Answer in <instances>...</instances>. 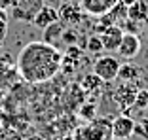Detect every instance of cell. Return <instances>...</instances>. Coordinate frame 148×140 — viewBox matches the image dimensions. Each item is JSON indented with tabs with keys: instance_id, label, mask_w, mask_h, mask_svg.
<instances>
[{
	"instance_id": "obj_11",
	"label": "cell",
	"mask_w": 148,
	"mask_h": 140,
	"mask_svg": "<svg viewBox=\"0 0 148 140\" xmlns=\"http://www.w3.org/2000/svg\"><path fill=\"white\" fill-rule=\"evenodd\" d=\"M59 21L70 23V25H78L82 21V8L80 6H74L72 2H65L59 8Z\"/></svg>"
},
{
	"instance_id": "obj_30",
	"label": "cell",
	"mask_w": 148,
	"mask_h": 140,
	"mask_svg": "<svg viewBox=\"0 0 148 140\" xmlns=\"http://www.w3.org/2000/svg\"><path fill=\"white\" fill-rule=\"evenodd\" d=\"M146 38H148V32H146Z\"/></svg>"
},
{
	"instance_id": "obj_28",
	"label": "cell",
	"mask_w": 148,
	"mask_h": 140,
	"mask_svg": "<svg viewBox=\"0 0 148 140\" xmlns=\"http://www.w3.org/2000/svg\"><path fill=\"white\" fill-rule=\"evenodd\" d=\"M120 2H122V4L125 6V8H129L131 4H135V0H120Z\"/></svg>"
},
{
	"instance_id": "obj_25",
	"label": "cell",
	"mask_w": 148,
	"mask_h": 140,
	"mask_svg": "<svg viewBox=\"0 0 148 140\" xmlns=\"http://www.w3.org/2000/svg\"><path fill=\"white\" fill-rule=\"evenodd\" d=\"M15 4H17V0H0V6H2L4 10H8V12H10V10H12Z\"/></svg>"
},
{
	"instance_id": "obj_24",
	"label": "cell",
	"mask_w": 148,
	"mask_h": 140,
	"mask_svg": "<svg viewBox=\"0 0 148 140\" xmlns=\"http://www.w3.org/2000/svg\"><path fill=\"white\" fill-rule=\"evenodd\" d=\"M6 32H8V21L0 19V42L6 38Z\"/></svg>"
},
{
	"instance_id": "obj_8",
	"label": "cell",
	"mask_w": 148,
	"mask_h": 140,
	"mask_svg": "<svg viewBox=\"0 0 148 140\" xmlns=\"http://www.w3.org/2000/svg\"><path fill=\"white\" fill-rule=\"evenodd\" d=\"M140 38L133 32H123V38L120 42V48H118V53H120V57L123 59H135L137 55L140 53Z\"/></svg>"
},
{
	"instance_id": "obj_13",
	"label": "cell",
	"mask_w": 148,
	"mask_h": 140,
	"mask_svg": "<svg viewBox=\"0 0 148 140\" xmlns=\"http://www.w3.org/2000/svg\"><path fill=\"white\" fill-rule=\"evenodd\" d=\"M127 19H133L137 23H146L148 21V2L135 0V4H131L127 8Z\"/></svg>"
},
{
	"instance_id": "obj_27",
	"label": "cell",
	"mask_w": 148,
	"mask_h": 140,
	"mask_svg": "<svg viewBox=\"0 0 148 140\" xmlns=\"http://www.w3.org/2000/svg\"><path fill=\"white\" fill-rule=\"evenodd\" d=\"M23 140H48V138H44V136H40V135H31V136H27V138H23Z\"/></svg>"
},
{
	"instance_id": "obj_4",
	"label": "cell",
	"mask_w": 148,
	"mask_h": 140,
	"mask_svg": "<svg viewBox=\"0 0 148 140\" xmlns=\"http://www.w3.org/2000/svg\"><path fill=\"white\" fill-rule=\"evenodd\" d=\"M120 65H122V63L118 61L116 57H112V55H103V57H99L93 63V74L99 76L105 83L114 82V80H118Z\"/></svg>"
},
{
	"instance_id": "obj_10",
	"label": "cell",
	"mask_w": 148,
	"mask_h": 140,
	"mask_svg": "<svg viewBox=\"0 0 148 140\" xmlns=\"http://www.w3.org/2000/svg\"><path fill=\"white\" fill-rule=\"evenodd\" d=\"M55 21H59V10H55L53 6L44 4L42 10H40V12L34 15V19H32V25L44 31L48 25H51V23H55Z\"/></svg>"
},
{
	"instance_id": "obj_16",
	"label": "cell",
	"mask_w": 148,
	"mask_h": 140,
	"mask_svg": "<svg viewBox=\"0 0 148 140\" xmlns=\"http://www.w3.org/2000/svg\"><path fill=\"white\" fill-rule=\"evenodd\" d=\"M84 48H86L89 53H95V55H99V53H103V51H105V48H103V42H101V36H99V34L89 36V38L86 40Z\"/></svg>"
},
{
	"instance_id": "obj_9",
	"label": "cell",
	"mask_w": 148,
	"mask_h": 140,
	"mask_svg": "<svg viewBox=\"0 0 148 140\" xmlns=\"http://www.w3.org/2000/svg\"><path fill=\"white\" fill-rule=\"evenodd\" d=\"M118 2H120V0H80V8H82V12L87 13V15L99 17V15L108 13Z\"/></svg>"
},
{
	"instance_id": "obj_29",
	"label": "cell",
	"mask_w": 148,
	"mask_h": 140,
	"mask_svg": "<svg viewBox=\"0 0 148 140\" xmlns=\"http://www.w3.org/2000/svg\"><path fill=\"white\" fill-rule=\"evenodd\" d=\"M0 53H2V42H0Z\"/></svg>"
},
{
	"instance_id": "obj_7",
	"label": "cell",
	"mask_w": 148,
	"mask_h": 140,
	"mask_svg": "<svg viewBox=\"0 0 148 140\" xmlns=\"http://www.w3.org/2000/svg\"><path fill=\"white\" fill-rule=\"evenodd\" d=\"M99 36H101V42H103L105 51H118L120 42L123 38V29L120 25H110V27H105Z\"/></svg>"
},
{
	"instance_id": "obj_3",
	"label": "cell",
	"mask_w": 148,
	"mask_h": 140,
	"mask_svg": "<svg viewBox=\"0 0 148 140\" xmlns=\"http://www.w3.org/2000/svg\"><path fill=\"white\" fill-rule=\"evenodd\" d=\"M44 0H17V4L10 10V17L13 21L32 23L34 15L42 10Z\"/></svg>"
},
{
	"instance_id": "obj_18",
	"label": "cell",
	"mask_w": 148,
	"mask_h": 140,
	"mask_svg": "<svg viewBox=\"0 0 148 140\" xmlns=\"http://www.w3.org/2000/svg\"><path fill=\"white\" fill-rule=\"evenodd\" d=\"M133 110H144L148 108V89H139L135 95V101H133Z\"/></svg>"
},
{
	"instance_id": "obj_14",
	"label": "cell",
	"mask_w": 148,
	"mask_h": 140,
	"mask_svg": "<svg viewBox=\"0 0 148 140\" xmlns=\"http://www.w3.org/2000/svg\"><path fill=\"white\" fill-rule=\"evenodd\" d=\"M140 68L131 63H125V65H120V70H118V78L120 82H137L140 78Z\"/></svg>"
},
{
	"instance_id": "obj_1",
	"label": "cell",
	"mask_w": 148,
	"mask_h": 140,
	"mask_svg": "<svg viewBox=\"0 0 148 140\" xmlns=\"http://www.w3.org/2000/svg\"><path fill=\"white\" fill-rule=\"evenodd\" d=\"M63 53L51 44L46 42H31L19 51L17 70L21 78L29 83H44L55 78L61 70Z\"/></svg>"
},
{
	"instance_id": "obj_12",
	"label": "cell",
	"mask_w": 148,
	"mask_h": 140,
	"mask_svg": "<svg viewBox=\"0 0 148 140\" xmlns=\"http://www.w3.org/2000/svg\"><path fill=\"white\" fill-rule=\"evenodd\" d=\"M65 29H66V27H65V23H63V21H55V23H51V25H48L46 29H44L42 42L55 46L57 42H61V34H63ZM55 48H57V46H55Z\"/></svg>"
},
{
	"instance_id": "obj_23",
	"label": "cell",
	"mask_w": 148,
	"mask_h": 140,
	"mask_svg": "<svg viewBox=\"0 0 148 140\" xmlns=\"http://www.w3.org/2000/svg\"><path fill=\"white\" fill-rule=\"evenodd\" d=\"M139 25H140V23H137V21H133V19H127L125 17V32H133V34H137Z\"/></svg>"
},
{
	"instance_id": "obj_15",
	"label": "cell",
	"mask_w": 148,
	"mask_h": 140,
	"mask_svg": "<svg viewBox=\"0 0 148 140\" xmlns=\"http://www.w3.org/2000/svg\"><path fill=\"white\" fill-rule=\"evenodd\" d=\"M103 80L99 78V76H95V74H87L86 78L82 80V89L86 93H99L101 91V87H103Z\"/></svg>"
},
{
	"instance_id": "obj_17",
	"label": "cell",
	"mask_w": 148,
	"mask_h": 140,
	"mask_svg": "<svg viewBox=\"0 0 148 140\" xmlns=\"http://www.w3.org/2000/svg\"><path fill=\"white\" fill-rule=\"evenodd\" d=\"M78 116L82 119H86V121L95 119L97 118V104H93V102H86V104H82L80 110H78Z\"/></svg>"
},
{
	"instance_id": "obj_22",
	"label": "cell",
	"mask_w": 148,
	"mask_h": 140,
	"mask_svg": "<svg viewBox=\"0 0 148 140\" xmlns=\"http://www.w3.org/2000/svg\"><path fill=\"white\" fill-rule=\"evenodd\" d=\"M0 140H21V136L8 129H0Z\"/></svg>"
},
{
	"instance_id": "obj_6",
	"label": "cell",
	"mask_w": 148,
	"mask_h": 140,
	"mask_svg": "<svg viewBox=\"0 0 148 140\" xmlns=\"http://www.w3.org/2000/svg\"><path fill=\"white\" fill-rule=\"evenodd\" d=\"M137 91H139V85L135 82H122V85L114 91V101L118 102V106L122 110H129L133 106Z\"/></svg>"
},
{
	"instance_id": "obj_21",
	"label": "cell",
	"mask_w": 148,
	"mask_h": 140,
	"mask_svg": "<svg viewBox=\"0 0 148 140\" xmlns=\"http://www.w3.org/2000/svg\"><path fill=\"white\" fill-rule=\"evenodd\" d=\"M65 57H69V59H80L82 57V48H78V46L74 44V46H69V49H66V53H65Z\"/></svg>"
},
{
	"instance_id": "obj_19",
	"label": "cell",
	"mask_w": 148,
	"mask_h": 140,
	"mask_svg": "<svg viewBox=\"0 0 148 140\" xmlns=\"http://www.w3.org/2000/svg\"><path fill=\"white\" fill-rule=\"evenodd\" d=\"M133 135H137V136H140V138L148 140V118L135 121V133H133Z\"/></svg>"
},
{
	"instance_id": "obj_5",
	"label": "cell",
	"mask_w": 148,
	"mask_h": 140,
	"mask_svg": "<svg viewBox=\"0 0 148 140\" xmlns=\"http://www.w3.org/2000/svg\"><path fill=\"white\" fill-rule=\"evenodd\" d=\"M135 133V119L129 116H118L110 123V135L114 140H129Z\"/></svg>"
},
{
	"instance_id": "obj_2",
	"label": "cell",
	"mask_w": 148,
	"mask_h": 140,
	"mask_svg": "<svg viewBox=\"0 0 148 140\" xmlns=\"http://www.w3.org/2000/svg\"><path fill=\"white\" fill-rule=\"evenodd\" d=\"M110 123L112 121H108L106 118H99V119L95 118L87 125L76 129L72 140H108V138H112V135H110Z\"/></svg>"
},
{
	"instance_id": "obj_26",
	"label": "cell",
	"mask_w": 148,
	"mask_h": 140,
	"mask_svg": "<svg viewBox=\"0 0 148 140\" xmlns=\"http://www.w3.org/2000/svg\"><path fill=\"white\" fill-rule=\"evenodd\" d=\"M0 19H4V21H8V19H10V12H8V10H4L2 6H0Z\"/></svg>"
},
{
	"instance_id": "obj_20",
	"label": "cell",
	"mask_w": 148,
	"mask_h": 140,
	"mask_svg": "<svg viewBox=\"0 0 148 140\" xmlns=\"http://www.w3.org/2000/svg\"><path fill=\"white\" fill-rule=\"evenodd\" d=\"M61 42L66 46H74L78 42V32L74 31V29H65L63 34H61Z\"/></svg>"
}]
</instances>
